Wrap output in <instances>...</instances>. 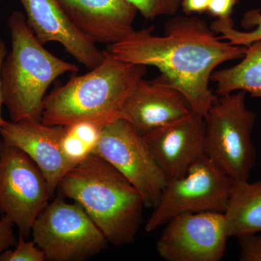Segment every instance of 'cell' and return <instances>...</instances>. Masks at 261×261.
<instances>
[{"label":"cell","mask_w":261,"mask_h":261,"mask_svg":"<svg viewBox=\"0 0 261 261\" xmlns=\"http://www.w3.org/2000/svg\"><path fill=\"white\" fill-rule=\"evenodd\" d=\"M93 153L129 181L143 197L145 207L154 208L158 205L168 179L143 136L129 122L118 118L103 126Z\"/></svg>","instance_id":"9c48e42d"},{"label":"cell","mask_w":261,"mask_h":261,"mask_svg":"<svg viewBox=\"0 0 261 261\" xmlns=\"http://www.w3.org/2000/svg\"><path fill=\"white\" fill-rule=\"evenodd\" d=\"M153 27L132 31L111 44L110 53L119 61L154 66L187 98L192 111L205 117L219 96L209 87L216 68L242 59L247 47L216 37L205 20L176 16L166 23L164 35Z\"/></svg>","instance_id":"6da1fadb"},{"label":"cell","mask_w":261,"mask_h":261,"mask_svg":"<svg viewBox=\"0 0 261 261\" xmlns=\"http://www.w3.org/2000/svg\"><path fill=\"white\" fill-rule=\"evenodd\" d=\"M65 126H50L41 121L5 120L0 128L2 140L25 152L41 170L51 195L75 165L65 157L61 140Z\"/></svg>","instance_id":"7c38bea8"},{"label":"cell","mask_w":261,"mask_h":261,"mask_svg":"<svg viewBox=\"0 0 261 261\" xmlns=\"http://www.w3.org/2000/svg\"><path fill=\"white\" fill-rule=\"evenodd\" d=\"M58 190L83 207L108 243L121 247L135 242L145 207L143 197L106 160L91 154L65 175Z\"/></svg>","instance_id":"7a4b0ae2"},{"label":"cell","mask_w":261,"mask_h":261,"mask_svg":"<svg viewBox=\"0 0 261 261\" xmlns=\"http://www.w3.org/2000/svg\"><path fill=\"white\" fill-rule=\"evenodd\" d=\"M165 226L156 245L163 260L220 261L224 257L228 238L224 213H187Z\"/></svg>","instance_id":"30bf717a"},{"label":"cell","mask_w":261,"mask_h":261,"mask_svg":"<svg viewBox=\"0 0 261 261\" xmlns=\"http://www.w3.org/2000/svg\"><path fill=\"white\" fill-rule=\"evenodd\" d=\"M7 47L5 42L0 39V128H1L2 123L4 121V118L2 116V106H3V90H2V70H3V64L5 58H6Z\"/></svg>","instance_id":"d4e9b609"},{"label":"cell","mask_w":261,"mask_h":261,"mask_svg":"<svg viewBox=\"0 0 261 261\" xmlns=\"http://www.w3.org/2000/svg\"><path fill=\"white\" fill-rule=\"evenodd\" d=\"M147 66L116 59L110 51L89 73L72 79L44 97L41 121L67 126L89 121L100 126L122 118V108Z\"/></svg>","instance_id":"3957f363"},{"label":"cell","mask_w":261,"mask_h":261,"mask_svg":"<svg viewBox=\"0 0 261 261\" xmlns=\"http://www.w3.org/2000/svg\"><path fill=\"white\" fill-rule=\"evenodd\" d=\"M33 240L49 261H82L108 246L104 233L83 207L57 197L38 216Z\"/></svg>","instance_id":"8992f818"},{"label":"cell","mask_w":261,"mask_h":261,"mask_svg":"<svg viewBox=\"0 0 261 261\" xmlns=\"http://www.w3.org/2000/svg\"><path fill=\"white\" fill-rule=\"evenodd\" d=\"M143 137L168 181L176 179L205 154V117L192 111Z\"/></svg>","instance_id":"8fae6325"},{"label":"cell","mask_w":261,"mask_h":261,"mask_svg":"<svg viewBox=\"0 0 261 261\" xmlns=\"http://www.w3.org/2000/svg\"><path fill=\"white\" fill-rule=\"evenodd\" d=\"M224 214L228 238L261 233V180L233 181Z\"/></svg>","instance_id":"2e32d148"},{"label":"cell","mask_w":261,"mask_h":261,"mask_svg":"<svg viewBox=\"0 0 261 261\" xmlns=\"http://www.w3.org/2000/svg\"><path fill=\"white\" fill-rule=\"evenodd\" d=\"M233 181L206 154L181 177L168 182L145 231L152 232L178 215L206 211L224 213Z\"/></svg>","instance_id":"52a82bcc"},{"label":"cell","mask_w":261,"mask_h":261,"mask_svg":"<svg viewBox=\"0 0 261 261\" xmlns=\"http://www.w3.org/2000/svg\"><path fill=\"white\" fill-rule=\"evenodd\" d=\"M140 12L142 16L153 20L161 16L176 15L182 0H126Z\"/></svg>","instance_id":"d6986e66"},{"label":"cell","mask_w":261,"mask_h":261,"mask_svg":"<svg viewBox=\"0 0 261 261\" xmlns=\"http://www.w3.org/2000/svg\"><path fill=\"white\" fill-rule=\"evenodd\" d=\"M75 27L101 44L119 42L134 30L137 10L126 0H58Z\"/></svg>","instance_id":"9a60e30c"},{"label":"cell","mask_w":261,"mask_h":261,"mask_svg":"<svg viewBox=\"0 0 261 261\" xmlns=\"http://www.w3.org/2000/svg\"><path fill=\"white\" fill-rule=\"evenodd\" d=\"M210 0H182L181 7L185 14L207 12Z\"/></svg>","instance_id":"cb8c5ba5"},{"label":"cell","mask_w":261,"mask_h":261,"mask_svg":"<svg viewBox=\"0 0 261 261\" xmlns=\"http://www.w3.org/2000/svg\"><path fill=\"white\" fill-rule=\"evenodd\" d=\"M242 59L234 66L213 73L211 80L217 85L218 96L245 91L252 97H261V40L247 47Z\"/></svg>","instance_id":"e0dca14e"},{"label":"cell","mask_w":261,"mask_h":261,"mask_svg":"<svg viewBox=\"0 0 261 261\" xmlns=\"http://www.w3.org/2000/svg\"><path fill=\"white\" fill-rule=\"evenodd\" d=\"M14 226V224L6 216H3L0 219V255L16 245Z\"/></svg>","instance_id":"7402d4cb"},{"label":"cell","mask_w":261,"mask_h":261,"mask_svg":"<svg viewBox=\"0 0 261 261\" xmlns=\"http://www.w3.org/2000/svg\"><path fill=\"white\" fill-rule=\"evenodd\" d=\"M192 111L185 95L161 75L137 82L123 104L122 118L145 136Z\"/></svg>","instance_id":"4fadbf2b"},{"label":"cell","mask_w":261,"mask_h":261,"mask_svg":"<svg viewBox=\"0 0 261 261\" xmlns=\"http://www.w3.org/2000/svg\"><path fill=\"white\" fill-rule=\"evenodd\" d=\"M240 241V260L261 261V234L248 233L238 238Z\"/></svg>","instance_id":"44dd1931"},{"label":"cell","mask_w":261,"mask_h":261,"mask_svg":"<svg viewBox=\"0 0 261 261\" xmlns=\"http://www.w3.org/2000/svg\"><path fill=\"white\" fill-rule=\"evenodd\" d=\"M242 25L245 29L255 28L250 32H241L233 27L232 18L216 19L211 25L216 34H221L220 39L233 45L248 47L261 40V12L260 9L249 10L244 15Z\"/></svg>","instance_id":"ac0fdd59"},{"label":"cell","mask_w":261,"mask_h":261,"mask_svg":"<svg viewBox=\"0 0 261 261\" xmlns=\"http://www.w3.org/2000/svg\"><path fill=\"white\" fill-rule=\"evenodd\" d=\"M47 180L21 149L0 140V214L25 238L51 198Z\"/></svg>","instance_id":"ba28073f"},{"label":"cell","mask_w":261,"mask_h":261,"mask_svg":"<svg viewBox=\"0 0 261 261\" xmlns=\"http://www.w3.org/2000/svg\"><path fill=\"white\" fill-rule=\"evenodd\" d=\"M238 0H210L207 12L217 19L231 18Z\"/></svg>","instance_id":"603a6c76"},{"label":"cell","mask_w":261,"mask_h":261,"mask_svg":"<svg viewBox=\"0 0 261 261\" xmlns=\"http://www.w3.org/2000/svg\"><path fill=\"white\" fill-rule=\"evenodd\" d=\"M23 235H19L14 250H5L0 255V261H44V252L34 240L27 241Z\"/></svg>","instance_id":"ffe728a7"},{"label":"cell","mask_w":261,"mask_h":261,"mask_svg":"<svg viewBox=\"0 0 261 261\" xmlns=\"http://www.w3.org/2000/svg\"><path fill=\"white\" fill-rule=\"evenodd\" d=\"M32 32L42 44L60 43L81 64L92 69L105 58L91 40L70 20L58 0H19Z\"/></svg>","instance_id":"5bb4252c"},{"label":"cell","mask_w":261,"mask_h":261,"mask_svg":"<svg viewBox=\"0 0 261 261\" xmlns=\"http://www.w3.org/2000/svg\"><path fill=\"white\" fill-rule=\"evenodd\" d=\"M246 93L219 96L205 116V154L233 181L248 180L256 161V114L247 108Z\"/></svg>","instance_id":"5b68a950"},{"label":"cell","mask_w":261,"mask_h":261,"mask_svg":"<svg viewBox=\"0 0 261 261\" xmlns=\"http://www.w3.org/2000/svg\"><path fill=\"white\" fill-rule=\"evenodd\" d=\"M8 27L12 47L2 70L3 105L10 121H41L50 84L60 75L76 72L78 67L46 49L20 12L12 13Z\"/></svg>","instance_id":"277c9868"}]
</instances>
